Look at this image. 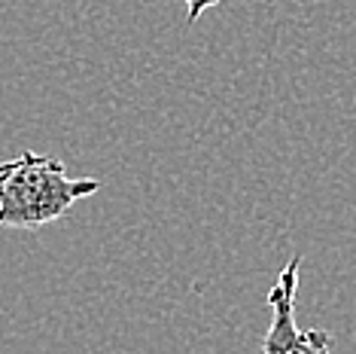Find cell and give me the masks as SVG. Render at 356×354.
Returning <instances> with one entry per match:
<instances>
[{
  "mask_svg": "<svg viewBox=\"0 0 356 354\" xmlns=\"http://www.w3.org/2000/svg\"><path fill=\"white\" fill-rule=\"evenodd\" d=\"M101 190L98 177H67L64 162L43 153H22L0 162V226L40 229L55 223Z\"/></svg>",
  "mask_w": 356,
  "mask_h": 354,
  "instance_id": "obj_1",
  "label": "cell"
},
{
  "mask_svg": "<svg viewBox=\"0 0 356 354\" xmlns=\"http://www.w3.org/2000/svg\"><path fill=\"white\" fill-rule=\"evenodd\" d=\"M302 278V256H293L280 269L268 291L271 324L262 336V354H332V333L323 327H298L296 293Z\"/></svg>",
  "mask_w": 356,
  "mask_h": 354,
  "instance_id": "obj_2",
  "label": "cell"
},
{
  "mask_svg": "<svg viewBox=\"0 0 356 354\" xmlns=\"http://www.w3.org/2000/svg\"><path fill=\"white\" fill-rule=\"evenodd\" d=\"M183 3H186V22H189V25H192V22H198V19H201V15H204L207 10H213V6H220L222 0H183Z\"/></svg>",
  "mask_w": 356,
  "mask_h": 354,
  "instance_id": "obj_3",
  "label": "cell"
}]
</instances>
